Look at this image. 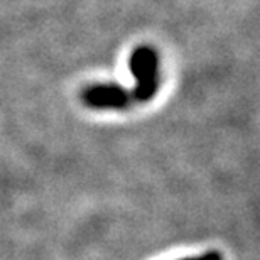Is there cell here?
<instances>
[{"label":"cell","mask_w":260,"mask_h":260,"mask_svg":"<svg viewBox=\"0 0 260 260\" xmlns=\"http://www.w3.org/2000/svg\"><path fill=\"white\" fill-rule=\"evenodd\" d=\"M157 66V53L152 48L142 46V48H137L132 53L130 70H132V75L135 76V81H137L135 88L130 91L132 100L147 102L155 95L159 86Z\"/></svg>","instance_id":"obj_1"},{"label":"cell","mask_w":260,"mask_h":260,"mask_svg":"<svg viewBox=\"0 0 260 260\" xmlns=\"http://www.w3.org/2000/svg\"><path fill=\"white\" fill-rule=\"evenodd\" d=\"M83 100L95 108H125L132 102V95L118 85H98L88 88Z\"/></svg>","instance_id":"obj_2"},{"label":"cell","mask_w":260,"mask_h":260,"mask_svg":"<svg viewBox=\"0 0 260 260\" xmlns=\"http://www.w3.org/2000/svg\"><path fill=\"white\" fill-rule=\"evenodd\" d=\"M183 260H223V257H221V253H218V252H208V253H203L200 257H189Z\"/></svg>","instance_id":"obj_3"}]
</instances>
